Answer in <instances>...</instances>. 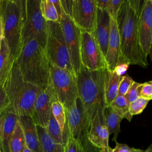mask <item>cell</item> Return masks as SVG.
<instances>
[{"label":"cell","mask_w":152,"mask_h":152,"mask_svg":"<svg viewBox=\"0 0 152 152\" xmlns=\"http://www.w3.org/2000/svg\"><path fill=\"white\" fill-rule=\"evenodd\" d=\"M139 15L131 7L128 0H125L117 20L121 50L125 64L147 68V57L142 50L138 37Z\"/></svg>","instance_id":"1"},{"label":"cell","mask_w":152,"mask_h":152,"mask_svg":"<svg viewBox=\"0 0 152 152\" xmlns=\"http://www.w3.org/2000/svg\"><path fill=\"white\" fill-rule=\"evenodd\" d=\"M15 61L25 81L39 88L49 85L50 62L45 49L36 40H32L24 45Z\"/></svg>","instance_id":"2"},{"label":"cell","mask_w":152,"mask_h":152,"mask_svg":"<svg viewBox=\"0 0 152 152\" xmlns=\"http://www.w3.org/2000/svg\"><path fill=\"white\" fill-rule=\"evenodd\" d=\"M106 71V68L90 71L82 65L77 75L78 97L90 121L107 106L104 95Z\"/></svg>","instance_id":"3"},{"label":"cell","mask_w":152,"mask_h":152,"mask_svg":"<svg viewBox=\"0 0 152 152\" xmlns=\"http://www.w3.org/2000/svg\"><path fill=\"white\" fill-rule=\"evenodd\" d=\"M10 104L18 116H31L39 88L24 80L15 61L4 82Z\"/></svg>","instance_id":"4"},{"label":"cell","mask_w":152,"mask_h":152,"mask_svg":"<svg viewBox=\"0 0 152 152\" xmlns=\"http://www.w3.org/2000/svg\"><path fill=\"white\" fill-rule=\"evenodd\" d=\"M26 0H1L0 19L5 39L15 60L22 49V28Z\"/></svg>","instance_id":"5"},{"label":"cell","mask_w":152,"mask_h":152,"mask_svg":"<svg viewBox=\"0 0 152 152\" xmlns=\"http://www.w3.org/2000/svg\"><path fill=\"white\" fill-rule=\"evenodd\" d=\"M66 112V124L62 132L63 137L69 135L75 140L86 152H100V149L89 141L88 134L91 121L88 118L79 97L72 106Z\"/></svg>","instance_id":"6"},{"label":"cell","mask_w":152,"mask_h":152,"mask_svg":"<svg viewBox=\"0 0 152 152\" xmlns=\"http://www.w3.org/2000/svg\"><path fill=\"white\" fill-rule=\"evenodd\" d=\"M50 86L57 100L68 111L78 97L77 77L74 72L49 63Z\"/></svg>","instance_id":"7"},{"label":"cell","mask_w":152,"mask_h":152,"mask_svg":"<svg viewBox=\"0 0 152 152\" xmlns=\"http://www.w3.org/2000/svg\"><path fill=\"white\" fill-rule=\"evenodd\" d=\"M45 49L50 64L74 72L59 22L47 21V39Z\"/></svg>","instance_id":"8"},{"label":"cell","mask_w":152,"mask_h":152,"mask_svg":"<svg viewBox=\"0 0 152 152\" xmlns=\"http://www.w3.org/2000/svg\"><path fill=\"white\" fill-rule=\"evenodd\" d=\"M40 0H26L25 15L22 28V48L35 40L45 49L47 39V21L40 9Z\"/></svg>","instance_id":"9"},{"label":"cell","mask_w":152,"mask_h":152,"mask_svg":"<svg viewBox=\"0 0 152 152\" xmlns=\"http://www.w3.org/2000/svg\"><path fill=\"white\" fill-rule=\"evenodd\" d=\"M59 23L69 53L74 71L77 77L82 66L80 58L81 30L75 24L71 17L67 15L63 10Z\"/></svg>","instance_id":"10"},{"label":"cell","mask_w":152,"mask_h":152,"mask_svg":"<svg viewBox=\"0 0 152 152\" xmlns=\"http://www.w3.org/2000/svg\"><path fill=\"white\" fill-rule=\"evenodd\" d=\"M80 58L82 65L90 71L106 68V59L92 33L81 31Z\"/></svg>","instance_id":"11"},{"label":"cell","mask_w":152,"mask_h":152,"mask_svg":"<svg viewBox=\"0 0 152 152\" xmlns=\"http://www.w3.org/2000/svg\"><path fill=\"white\" fill-rule=\"evenodd\" d=\"M97 7L94 0H74L71 17L81 31L93 33Z\"/></svg>","instance_id":"12"},{"label":"cell","mask_w":152,"mask_h":152,"mask_svg":"<svg viewBox=\"0 0 152 152\" xmlns=\"http://www.w3.org/2000/svg\"><path fill=\"white\" fill-rule=\"evenodd\" d=\"M137 27L140 44L147 57L152 46V0L144 1Z\"/></svg>","instance_id":"13"},{"label":"cell","mask_w":152,"mask_h":152,"mask_svg":"<svg viewBox=\"0 0 152 152\" xmlns=\"http://www.w3.org/2000/svg\"><path fill=\"white\" fill-rule=\"evenodd\" d=\"M54 99L56 97L50 84L46 88H39L31 116L36 125L46 128L51 112V104Z\"/></svg>","instance_id":"14"},{"label":"cell","mask_w":152,"mask_h":152,"mask_svg":"<svg viewBox=\"0 0 152 152\" xmlns=\"http://www.w3.org/2000/svg\"><path fill=\"white\" fill-rule=\"evenodd\" d=\"M110 34L106 63L107 69L110 72H113L118 65L125 63L121 54L117 21L110 18Z\"/></svg>","instance_id":"15"},{"label":"cell","mask_w":152,"mask_h":152,"mask_svg":"<svg viewBox=\"0 0 152 152\" xmlns=\"http://www.w3.org/2000/svg\"><path fill=\"white\" fill-rule=\"evenodd\" d=\"M104 110L98 112L91 120L88 134L89 141L99 149L109 146V134L105 121Z\"/></svg>","instance_id":"16"},{"label":"cell","mask_w":152,"mask_h":152,"mask_svg":"<svg viewBox=\"0 0 152 152\" xmlns=\"http://www.w3.org/2000/svg\"><path fill=\"white\" fill-rule=\"evenodd\" d=\"M110 17L106 10L97 8L96 18L93 35L105 59L110 34Z\"/></svg>","instance_id":"17"},{"label":"cell","mask_w":152,"mask_h":152,"mask_svg":"<svg viewBox=\"0 0 152 152\" xmlns=\"http://www.w3.org/2000/svg\"><path fill=\"white\" fill-rule=\"evenodd\" d=\"M2 126L0 131V147L2 152H9V144L14 131L18 116L10 104L1 113Z\"/></svg>","instance_id":"18"},{"label":"cell","mask_w":152,"mask_h":152,"mask_svg":"<svg viewBox=\"0 0 152 152\" xmlns=\"http://www.w3.org/2000/svg\"><path fill=\"white\" fill-rule=\"evenodd\" d=\"M18 121L25 138L26 145L32 152H42L39 142L36 125L30 116H20Z\"/></svg>","instance_id":"19"},{"label":"cell","mask_w":152,"mask_h":152,"mask_svg":"<svg viewBox=\"0 0 152 152\" xmlns=\"http://www.w3.org/2000/svg\"><path fill=\"white\" fill-rule=\"evenodd\" d=\"M122 78L123 76L119 75L115 71L110 72L106 68L104 81V95L107 105H109L118 96L119 86Z\"/></svg>","instance_id":"20"},{"label":"cell","mask_w":152,"mask_h":152,"mask_svg":"<svg viewBox=\"0 0 152 152\" xmlns=\"http://www.w3.org/2000/svg\"><path fill=\"white\" fill-rule=\"evenodd\" d=\"M15 61L11 55L5 39L2 37L0 43V84L4 83Z\"/></svg>","instance_id":"21"},{"label":"cell","mask_w":152,"mask_h":152,"mask_svg":"<svg viewBox=\"0 0 152 152\" xmlns=\"http://www.w3.org/2000/svg\"><path fill=\"white\" fill-rule=\"evenodd\" d=\"M36 129L42 152H64V145L55 142L45 128L36 125Z\"/></svg>","instance_id":"22"},{"label":"cell","mask_w":152,"mask_h":152,"mask_svg":"<svg viewBox=\"0 0 152 152\" xmlns=\"http://www.w3.org/2000/svg\"><path fill=\"white\" fill-rule=\"evenodd\" d=\"M104 115L109 135L113 134L112 141L116 142L118 134L121 132L120 124L122 118L119 116L109 105L105 107Z\"/></svg>","instance_id":"23"},{"label":"cell","mask_w":152,"mask_h":152,"mask_svg":"<svg viewBox=\"0 0 152 152\" xmlns=\"http://www.w3.org/2000/svg\"><path fill=\"white\" fill-rule=\"evenodd\" d=\"M26 146L24 135L18 119L14 131L10 141L9 152H23Z\"/></svg>","instance_id":"24"},{"label":"cell","mask_w":152,"mask_h":152,"mask_svg":"<svg viewBox=\"0 0 152 152\" xmlns=\"http://www.w3.org/2000/svg\"><path fill=\"white\" fill-rule=\"evenodd\" d=\"M110 107L122 119L131 121L132 116L129 112V103L124 96H118L109 104Z\"/></svg>","instance_id":"25"},{"label":"cell","mask_w":152,"mask_h":152,"mask_svg":"<svg viewBox=\"0 0 152 152\" xmlns=\"http://www.w3.org/2000/svg\"><path fill=\"white\" fill-rule=\"evenodd\" d=\"M41 13L46 21L59 22L57 11L51 0H41L40 2Z\"/></svg>","instance_id":"26"},{"label":"cell","mask_w":152,"mask_h":152,"mask_svg":"<svg viewBox=\"0 0 152 152\" xmlns=\"http://www.w3.org/2000/svg\"><path fill=\"white\" fill-rule=\"evenodd\" d=\"M45 129H46L48 134L54 140L55 142L59 144L64 145L62 131L58 123L54 118L52 111L50 114L49 119L47 126Z\"/></svg>","instance_id":"27"},{"label":"cell","mask_w":152,"mask_h":152,"mask_svg":"<svg viewBox=\"0 0 152 152\" xmlns=\"http://www.w3.org/2000/svg\"><path fill=\"white\" fill-rule=\"evenodd\" d=\"M52 113L58 123L62 132H63L66 124V112L62 104L57 100L54 99L51 104Z\"/></svg>","instance_id":"28"},{"label":"cell","mask_w":152,"mask_h":152,"mask_svg":"<svg viewBox=\"0 0 152 152\" xmlns=\"http://www.w3.org/2000/svg\"><path fill=\"white\" fill-rule=\"evenodd\" d=\"M64 142V152H86L78 142L69 135L63 137Z\"/></svg>","instance_id":"29"},{"label":"cell","mask_w":152,"mask_h":152,"mask_svg":"<svg viewBox=\"0 0 152 152\" xmlns=\"http://www.w3.org/2000/svg\"><path fill=\"white\" fill-rule=\"evenodd\" d=\"M148 102V100L140 97L136 100L131 103L129 106V112L130 114L132 116L140 114L145 108Z\"/></svg>","instance_id":"30"},{"label":"cell","mask_w":152,"mask_h":152,"mask_svg":"<svg viewBox=\"0 0 152 152\" xmlns=\"http://www.w3.org/2000/svg\"><path fill=\"white\" fill-rule=\"evenodd\" d=\"M124 2L125 0H109L106 11L111 18L117 21L119 11Z\"/></svg>","instance_id":"31"},{"label":"cell","mask_w":152,"mask_h":152,"mask_svg":"<svg viewBox=\"0 0 152 152\" xmlns=\"http://www.w3.org/2000/svg\"><path fill=\"white\" fill-rule=\"evenodd\" d=\"M141 84H142L141 83H138L134 81V83L132 84V86L130 87V88L124 96L129 104L134 102L140 97V90Z\"/></svg>","instance_id":"32"},{"label":"cell","mask_w":152,"mask_h":152,"mask_svg":"<svg viewBox=\"0 0 152 152\" xmlns=\"http://www.w3.org/2000/svg\"><path fill=\"white\" fill-rule=\"evenodd\" d=\"M134 83V81L128 75L123 76L122 80L119 86L118 96H125Z\"/></svg>","instance_id":"33"},{"label":"cell","mask_w":152,"mask_h":152,"mask_svg":"<svg viewBox=\"0 0 152 152\" xmlns=\"http://www.w3.org/2000/svg\"><path fill=\"white\" fill-rule=\"evenodd\" d=\"M140 97L148 100L152 99V81H147L141 84Z\"/></svg>","instance_id":"34"},{"label":"cell","mask_w":152,"mask_h":152,"mask_svg":"<svg viewBox=\"0 0 152 152\" xmlns=\"http://www.w3.org/2000/svg\"><path fill=\"white\" fill-rule=\"evenodd\" d=\"M10 105V102L5 90L4 83L0 84V114Z\"/></svg>","instance_id":"35"},{"label":"cell","mask_w":152,"mask_h":152,"mask_svg":"<svg viewBox=\"0 0 152 152\" xmlns=\"http://www.w3.org/2000/svg\"><path fill=\"white\" fill-rule=\"evenodd\" d=\"M137 148L129 147L125 144H121L116 142V145L113 148V152H134Z\"/></svg>","instance_id":"36"},{"label":"cell","mask_w":152,"mask_h":152,"mask_svg":"<svg viewBox=\"0 0 152 152\" xmlns=\"http://www.w3.org/2000/svg\"><path fill=\"white\" fill-rule=\"evenodd\" d=\"M96 6L97 8L103 10H106L109 3V0H94Z\"/></svg>","instance_id":"37"},{"label":"cell","mask_w":152,"mask_h":152,"mask_svg":"<svg viewBox=\"0 0 152 152\" xmlns=\"http://www.w3.org/2000/svg\"><path fill=\"white\" fill-rule=\"evenodd\" d=\"M128 67V65L126 64H121L118 65L115 69V71L118 73L119 75H122L121 74H123L125 71H126Z\"/></svg>","instance_id":"38"},{"label":"cell","mask_w":152,"mask_h":152,"mask_svg":"<svg viewBox=\"0 0 152 152\" xmlns=\"http://www.w3.org/2000/svg\"><path fill=\"white\" fill-rule=\"evenodd\" d=\"M51 1L53 4V5H55V7L56 8V10L57 11V12H58V14L59 15V20H60L62 11V5L61 4V1H60V0H51Z\"/></svg>","instance_id":"39"},{"label":"cell","mask_w":152,"mask_h":152,"mask_svg":"<svg viewBox=\"0 0 152 152\" xmlns=\"http://www.w3.org/2000/svg\"><path fill=\"white\" fill-rule=\"evenodd\" d=\"M100 152H113V148L108 146V147H103L100 149Z\"/></svg>","instance_id":"40"},{"label":"cell","mask_w":152,"mask_h":152,"mask_svg":"<svg viewBox=\"0 0 152 152\" xmlns=\"http://www.w3.org/2000/svg\"><path fill=\"white\" fill-rule=\"evenodd\" d=\"M145 152H152V144L145 150Z\"/></svg>","instance_id":"41"},{"label":"cell","mask_w":152,"mask_h":152,"mask_svg":"<svg viewBox=\"0 0 152 152\" xmlns=\"http://www.w3.org/2000/svg\"><path fill=\"white\" fill-rule=\"evenodd\" d=\"M23 152H32L28 148H27L26 146L25 147L24 149V151Z\"/></svg>","instance_id":"42"},{"label":"cell","mask_w":152,"mask_h":152,"mask_svg":"<svg viewBox=\"0 0 152 152\" xmlns=\"http://www.w3.org/2000/svg\"><path fill=\"white\" fill-rule=\"evenodd\" d=\"M134 152H145V150H141V149H136V150Z\"/></svg>","instance_id":"43"},{"label":"cell","mask_w":152,"mask_h":152,"mask_svg":"<svg viewBox=\"0 0 152 152\" xmlns=\"http://www.w3.org/2000/svg\"><path fill=\"white\" fill-rule=\"evenodd\" d=\"M1 126H2V118H1V114H0V131H1Z\"/></svg>","instance_id":"44"},{"label":"cell","mask_w":152,"mask_h":152,"mask_svg":"<svg viewBox=\"0 0 152 152\" xmlns=\"http://www.w3.org/2000/svg\"><path fill=\"white\" fill-rule=\"evenodd\" d=\"M150 53H151V60H152V49H151V50H150Z\"/></svg>","instance_id":"45"},{"label":"cell","mask_w":152,"mask_h":152,"mask_svg":"<svg viewBox=\"0 0 152 152\" xmlns=\"http://www.w3.org/2000/svg\"><path fill=\"white\" fill-rule=\"evenodd\" d=\"M0 13H1V1H0Z\"/></svg>","instance_id":"46"},{"label":"cell","mask_w":152,"mask_h":152,"mask_svg":"<svg viewBox=\"0 0 152 152\" xmlns=\"http://www.w3.org/2000/svg\"><path fill=\"white\" fill-rule=\"evenodd\" d=\"M0 152H1V147H0Z\"/></svg>","instance_id":"47"},{"label":"cell","mask_w":152,"mask_h":152,"mask_svg":"<svg viewBox=\"0 0 152 152\" xmlns=\"http://www.w3.org/2000/svg\"><path fill=\"white\" fill-rule=\"evenodd\" d=\"M0 43H1V39H0Z\"/></svg>","instance_id":"48"},{"label":"cell","mask_w":152,"mask_h":152,"mask_svg":"<svg viewBox=\"0 0 152 152\" xmlns=\"http://www.w3.org/2000/svg\"><path fill=\"white\" fill-rule=\"evenodd\" d=\"M1 152H2V151H1Z\"/></svg>","instance_id":"49"}]
</instances>
